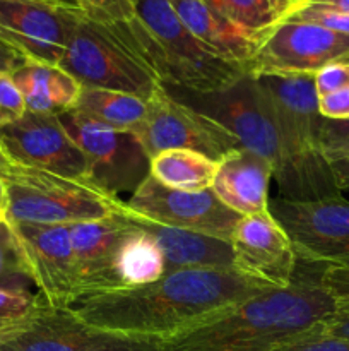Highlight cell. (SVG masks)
<instances>
[{
	"instance_id": "6da1fadb",
	"label": "cell",
	"mask_w": 349,
	"mask_h": 351,
	"mask_svg": "<svg viewBox=\"0 0 349 351\" xmlns=\"http://www.w3.org/2000/svg\"><path fill=\"white\" fill-rule=\"evenodd\" d=\"M269 288L236 269L198 267L144 287L88 295L72 308L96 328L168 339Z\"/></svg>"
},
{
	"instance_id": "7a4b0ae2",
	"label": "cell",
	"mask_w": 349,
	"mask_h": 351,
	"mask_svg": "<svg viewBox=\"0 0 349 351\" xmlns=\"http://www.w3.org/2000/svg\"><path fill=\"white\" fill-rule=\"evenodd\" d=\"M337 300L320 281L269 288L164 339L161 351H276L320 328Z\"/></svg>"
},
{
	"instance_id": "3957f363",
	"label": "cell",
	"mask_w": 349,
	"mask_h": 351,
	"mask_svg": "<svg viewBox=\"0 0 349 351\" xmlns=\"http://www.w3.org/2000/svg\"><path fill=\"white\" fill-rule=\"evenodd\" d=\"M276 115L281 160L274 171L279 197L318 201L339 197L331 165L320 147L324 117L311 74L257 75Z\"/></svg>"
},
{
	"instance_id": "277c9868",
	"label": "cell",
	"mask_w": 349,
	"mask_h": 351,
	"mask_svg": "<svg viewBox=\"0 0 349 351\" xmlns=\"http://www.w3.org/2000/svg\"><path fill=\"white\" fill-rule=\"evenodd\" d=\"M130 29L161 84L209 93L231 84L245 69L226 62L187 29L170 0H133Z\"/></svg>"
},
{
	"instance_id": "5b68a950",
	"label": "cell",
	"mask_w": 349,
	"mask_h": 351,
	"mask_svg": "<svg viewBox=\"0 0 349 351\" xmlns=\"http://www.w3.org/2000/svg\"><path fill=\"white\" fill-rule=\"evenodd\" d=\"M60 67L82 88L129 93L146 101L161 84L140 53L129 19L101 21L84 14Z\"/></svg>"
},
{
	"instance_id": "8992f818",
	"label": "cell",
	"mask_w": 349,
	"mask_h": 351,
	"mask_svg": "<svg viewBox=\"0 0 349 351\" xmlns=\"http://www.w3.org/2000/svg\"><path fill=\"white\" fill-rule=\"evenodd\" d=\"M9 213L5 221L74 225L120 215L125 201L89 178H72L16 165L5 178Z\"/></svg>"
},
{
	"instance_id": "52a82bcc",
	"label": "cell",
	"mask_w": 349,
	"mask_h": 351,
	"mask_svg": "<svg viewBox=\"0 0 349 351\" xmlns=\"http://www.w3.org/2000/svg\"><path fill=\"white\" fill-rule=\"evenodd\" d=\"M163 343L96 328L72 307H55L41 295L26 317L0 329V351H161Z\"/></svg>"
},
{
	"instance_id": "ba28073f",
	"label": "cell",
	"mask_w": 349,
	"mask_h": 351,
	"mask_svg": "<svg viewBox=\"0 0 349 351\" xmlns=\"http://www.w3.org/2000/svg\"><path fill=\"white\" fill-rule=\"evenodd\" d=\"M163 86L177 101L204 113L231 132L245 149L266 158L276 171L281 160L276 115L269 95L257 75L245 72L231 84L209 93Z\"/></svg>"
},
{
	"instance_id": "9c48e42d",
	"label": "cell",
	"mask_w": 349,
	"mask_h": 351,
	"mask_svg": "<svg viewBox=\"0 0 349 351\" xmlns=\"http://www.w3.org/2000/svg\"><path fill=\"white\" fill-rule=\"evenodd\" d=\"M135 136L151 160L168 149H192L219 161L243 147L218 122L177 101L163 84L157 86L146 101V117Z\"/></svg>"
},
{
	"instance_id": "30bf717a",
	"label": "cell",
	"mask_w": 349,
	"mask_h": 351,
	"mask_svg": "<svg viewBox=\"0 0 349 351\" xmlns=\"http://www.w3.org/2000/svg\"><path fill=\"white\" fill-rule=\"evenodd\" d=\"M88 163V178L113 195L135 192L151 175V158L133 132L98 125L75 112L58 115Z\"/></svg>"
},
{
	"instance_id": "8fae6325",
	"label": "cell",
	"mask_w": 349,
	"mask_h": 351,
	"mask_svg": "<svg viewBox=\"0 0 349 351\" xmlns=\"http://www.w3.org/2000/svg\"><path fill=\"white\" fill-rule=\"evenodd\" d=\"M269 213L283 228L298 259L311 264H339L349 259V201L269 199Z\"/></svg>"
},
{
	"instance_id": "7c38bea8",
	"label": "cell",
	"mask_w": 349,
	"mask_h": 351,
	"mask_svg": "<svg viewBox=\"0 0 349 351\" xmlns=\"http://www.w3.org/2000/svg\"><path fill=\"white\" fill-rule=\"evenodd\" d=\"M349 57V34L301 21H281L259 40L246 72L253 75H315Z\"/></svg>"
},
{
	"instance_id": "4fadbf2b",
	"label": "cell",
	"mask_w": 349,
	"mask_h": 351,
	"mask_svg": "<svg viewBox=\"0 0 349 351\" xmlns=\"http://www.w3.org/2000/svg\"><path fill=\"white\" fill-rule=\"evenodd\" d=\"M82 16L55 0H0V41L24 60L60 65Z\"/></svg>"
},
{
	"instance_id": "5bb4252c",
	"label": "cell",
	"mask_w": 349,
	"mask_h": 351,
	"mask_svg": "<svg viewBox=\"0 0 349 351\" xmlns=\"http://www.w3.org/2000/svg\"><path fill=\"white\" fill-rule=\"evenodd\" d=\"M125 206L130 213L151 221L229 242L242 218L222 204L212 189L201 192L177 191L164 187L151 175L127 199Z\"/></svg>"
},
{
	"instance_id": "9a60e30c",
	"label": "cell",
	"mask_w": 349,
	"mask_h": 351,
	"mask_svg": "<svg viewBox=\"0 0 349 351\" xmlns=\"http://www.w3.org/2000/svg\"><path fill=\"white\" fill-rule=\"evenodd\" d=\"M7 223L38 293L55 307H74L79 300V288L68 225Z\"/></svg>"
},
{
	"instance_id": "2e32d148",
	"label": "cell",
	"mask_w": 349,
	"mask_h": 351,
	"mask_svg": "<svg viewBox=\"0 0 349 351\" xmlns=\"http://www.w3.org/2000/svg\"><path fill=\"white\" fill-rule=\"evenodd\" d=\"M0 149L17 165L72 178H88V163L58 115L26 112L0 127Z\"/></svg>"
},
{
	"instance_id": "e0dca14e",
	"label": "cell",
	"mask_w": 349,
	"mask_h": 351,
	"mask_svg": "<svg viewBox=\"0 0 349 351\" xmlns=\"http://www.w3.org/2000/svg\"><path fill=\"white\" fill-rule=\"evenodd\" d=\"M235 269L272 288L294 281L298 256L269 211L242 216L231 237Z\"/></svg>"
},
{
	"instance_id": "ac0fdd59",
	"label": "cell",
	"mask_w": 349,
	"mask_h": 351,
	"mask_svg": "<svg viewBox=\"0 0 349 351\" xmlns=\"http://www.w3.org/2000/svg\"><path fill=\"white\" fill-rule=\"evenodd\" d=\"M130 226L127 209L109 218L68 225L77 267L79 300L88 295L120 290L115 259Z\"/></svg>"
},
{
	"instance_id": "d6986e66",
	"label": "cell",
	"mask_w": 349,
	"mask_h": 351,
	"mask_svg": "<svg viewBox=\"0 0 349 351\" xmlns=\"http://www.w3.org/2000/svg\"><path fill=\"white\" fill-rule=\"evenodd\" d=\"M274 168L266 158L240 147L218 161L212 191L219 201L240 216L269 211V184Z\"/></svg>"
},
{
	"instance_id": "ffe728a7",
	"label": "cell",
	"mask_w": 349,
	"mask_h": 351,
	"mask_svg": "<svg viewBox=\"0 0 349 351\" xmlns=\"http://www.w3.org/2000/svg\"><path fill=\"white\" fill-rule=\"evenodd\" d=\"M127 218L156 240L166 263V273L198 267H219L235 269V257L229 240L204 233L188 232L174 226L161 225L151 219L137 216L127 209Z\"/></svg>"
},
{
	"instance_id": "44dd1931",
	"label": "cell",
	"mask_w": 349,
	"mask_h": 351,
	"mask_svg": "<svg viewBox=\"0 0 349 351\" xmlns=\"http://www.w3.org/2000/svg\"><path fill=\"white\" fill-rule=\"evenodd\" d=\"M187 29L219 58L246 71L259 40L216 12L205 0H170Z\"/></svg>"
},
{
	"instance_id": "7402d4cb",
	"label": "cell",
	"mask_w": 349,
	"mask_h": 351,
	"mask_svg": "<svg viewBox=\"0 0 349 351\" xmlns=\"http://www.w3.org/2000/svg\"><path fill=\"white\" fill-rule=\"evenodd\" d=\"M26 103L27 112L62 115L72 112L81 96L82 86L60 65L26 60L12 74Z\"/></svg>"
},
{
	"instance_id": "603a6c76",
	"label": "cell",
	"mask_w": 349,
	"mask_h": 351,
	"mask_svg": "<svg viewBox=\"0 0 349 351\" xmlns=\"http://www.w3.org/2000/svg\"><path fill=\"white\" fill-rule=\"evenodd\" d=\"M72 112L106 129L135 134L146 117V99L129 93L82 88Z\"/></svg>"
},
{
	"instance_id": "cb8c5ba5",
	"label": "cell",
	"mask_w": 349,
	"mask_h": 351,
	"mask_svg": "<svg viewBox=\"0 0 349 351\" xmlns=\"http://www.w3.org/2000/svg\"><path fill=\"white\" fill-rule=\"evenodd\" d=\"M130 221V219H129ZM115 259L116 280L122 288H135L154 283L166 274V263L156 240L130 221Z\"/></svg>"
},
{
	"instance_id": "d4e9b609",
	"label": "cell",
	"mask_w": 349,
	"mask_h": 351,
	"mask_svg": "<svg viewBox=\"0 0 349 351\" xmlns=\"http://www.w3.org/2000/svg\"><path fill=\"white\" fill-rule=\"evenodd\" d=\"M218 161L192 149H168L151 160V177L168 189L201 192L212 189Z\"/></svg>"
},
{
	"instance_id": "484cf974",
	"label": "cell",
	"mask_w": 349,
	"mask_h": 351,
	"mask_svg": "<svg viewBox=\"0 0 349 351\" xmlns=\"http://www.w3.org/2000/svg\"><path fill=\"white\" fill-rule=\"evenodd\" d=\"M218 14L245 33L260 40L276 24L286 19L289 3L284 0H205Z\"/></svg>"
},
{
	"instance_id": "4316f807",
	"label": "cell",
	"mask_w": 349,
	"mask_h": 351,
	"mask_svg": "<svg viewBox=\"0 0 349 351\" xmlns=\"http://www.w3.org/2000/svg\"><path fill=\"white\" fill-rule=\"evenodd\" d=\"M31 285L33 281L27 274L16 237L9 223L3 219L0 223V288L29 290Z\"/></svg>"
},
{
	"instance_id": "83f0119b",
	"label": "cell",
	"mask_w": 349,
	"mask_h": 351,
	"mask_svg": "<svg viewBox=\"0 0 349 351\" xmlns=\"http://www.w3.org/2000/svg\"><path fill=\"white\" fill-rule=\"evenodd\" d=\"M40 300V293L31 290L0 288V329L16 324L26 317Z\"/></svg>"
},
{
	"instance_id": "f1b7e54d",
	"label": "cell",
	"mask_w": 349,
	"mask_h": 351,
	"mask_svg": "<svg viewBox=\"0 0 349 351\" xmlns=\"http://www.w3.org/2000/svg\"><path fill=\"white\" fill-rule=\"evenodd\" d=\"M287 21H301V23H311L317 26L327 27L335 33L349 34V14L337 12L331 9H320L313 5H303L294 9L286 16Z\"/></svg>"
},
{
	"instance_id": "f546056e",
	"label": "cell",
	"mask_w": 349,
	"mask_h": 351,
	"mask_svg": "<svg viewBox=\"0 0 349 351\" xmlns=\"http://www.w3.org/2000/svg\"><path fill=\"white\" fill-rule=\"evenodd\" d=\"M26 112V103L12 75L0 72V127L17 122Z\"/></svg>"
},
{
	"instance_id": "4dcf8cb0",
	"label": "cell",
	"mask_w": 349,
	"mask_h": 351,
	"mask_svg": "<svg viewBox=\"0 0 349 351\" xmlns=\"http://www.w3.org/2000/svg\"><path fill=\"white\" fill-rule=\"evenodd\" d=\"M320 147L327 160L349 154V119H325L320 132Z\"/></svg>"
},
{
	"instance_id": "1f68e13d",
	"label": "cell",
	"mask_w": 349,
	"mask_h": 351,
	"mask_svg": "<svg viewBox=\"0 0 349 351\" xmlns=\"http://www.w3.org/2000/svg\"><path fill=\"white\" fill-rule=\"evenodd\" d=\"M320 328L279 346L276 351H349V339L322 335Z\"/></svg>"
},
{
	"instance_id": "d6a6232c",
	"label": "cell",
	"mask_w": 349,
	"mask_h": 351,
	"mask_svg": "<svg viewBox=\"0 0 349 351\" xmlns=\"http://www.w3.org/2000/svg\"><path fill=\"white\" fill-rule=\"evenodd\" d=\"M79 3L92 19L116 21L133 16V0H79Z\"/></svg>"
},
{
	"instance_id": "836d02e7",
	"label": "cell",
	"mask_w": 349,
	"mask_h": 351,
	"mask_svg": "<svg viewBox=\"0 0 349 351\" xmlns=\"http://www.w3.org/2000/svg\"><path fill=\"white\" fill-rule=\"evenodd\" d=\"M315 89L318 96L331 95L349 86V64L344 62H334V64L325 65L324 69L313 75Z\"/></svg>"
},
{
	"instance_id": "e575fe53",
	"label": "cell",
	"mask_w": 349,
	"mask_h": 351,
	"mask_svg": "<svg viewBox=\"0 0 349 351\" xmlns=\"http://www.w3.org/2000/svg\"><path fill=\"white\" fill-rule=\"evenodd\" d=\"M318 281L337 302L349 300V266L327 264L318 276Z\"/></svg>"
},
{
	"instance_id": "d590c367",
	"label": "cell",
	"mask_w": 349,
	"mask_h": 351,
	"mask_svg": "<svg viewBox=\"0 0 349 351\" xmlns=\"http://www.w3.org/2000/svg\"><path fill=\"white\" fill-rule=\"evenodd\" d=\"M318 112L327 120L349 119V86L331 95L318 96Z\"/></svg>"
},
{
	"instance_id": "8d00e7d4",
	"label": "cell",
	"mask_w": 349,
	"mask_h": 351,
	"mask_svg": "<svg viewBox=\"0 0 349 351\" xmlns=\"http://www.w3.org/2000/svg\"><path fill=\"white\" fill-rule=\"evenodd\" d=\"M322 335L349 339V300L337 302V311L322 324Z\"/></svg>"
},
{
	"instance_id": "74e56055",
	"label": "cell",
	"mask_w": 349,
	"mask_h": 351,
	"mask_svg": "<svg viewBox=\"0 0 349 351\" xmlns=\"http://www.w3.org/2000/svg\"><path fill=\"white\" fill-rule=\"evenodd\" d=\"M339 191H349V154L327 160Z\"/></svg>"
},
{
	"instance_id": "f35d334b",
	"label": "cell",
	"mask_w": 349,
	"mask_h": 351,
	"mask_svg": "<svg viewBox=\"0 0 349 351\" xmlns=\"http://www.w3.org/2000/svg\"><path fill=\"white\" fill-rule=\"evenodd\" d=\"M24 62L26 60L16 50H12L9 45L0 41V72H5V74L12 75Z\"/></svg>"
},
{
	"instance_id": "ab89813d",
	"label": "cell",
	"mask_w": 349,
	"mask_h": 351,
	"mask_svg": "<svg viewBox=\"0 0 349 351\" xmlns=\"http://www.w3.org/2000/svg\"><path fill=\"white\" fill-rule=\"evenodd\" d=\"M303 5H313L320 7V9H331L337 10V12L349 14V0H308Z\"/></svg>"
},
{
	"instance_id": "60d3db41",
	"label": "cell",
	"mask_w": 349,
	"mask_h": 351,
	"mask_svg": "<svg viewBox=\"0 0 349 351\" xmlns=\"http://www.w3.org/2000/svg\"><path fill=\"white\" fill-rule=\"evenodd\" d=\"M7 213H9V189L5 180L0 178V219H5Z\"/></svg>"
},
{
	"instance_id": "b9f144b4",
	"label": "cell",
	"mask_w": 349,
	"mask_h": 351,
	"mask_svg": "<svg viewBox=\"0 0 349 351\" xmlns=\"http://www.w3.org/2000/svg\"><path fill=\"white\" fill-rule=\"evenodd\" d=\"M16 165L17 163H14V161L10 160V158L7 156L2 149H0V178H2V180L10 173V171L14 170V167H16Z\"/></svg>"
},
{
	"instance_id": "7bdbcfd3",
	"label": "cell",
	"mask_w": 349,
	"mask_h": 351,
	"mask_svg": "<svg viewBox=\"0 0 349 351\" xmlns=\"http://www.w3.org/2000/svg\"><path fill=\"white\" fill-rule=\"evenodd\" d=\"M284 2L289 3V7H291L289 12H293L294 9H298V7H301V5H303V3H307L308 0H284Z\"/></svg>"
},
{
	"instance_id": "ee69618b",
	"label": "cell",
	"mask_w": 349,
	"mask_h": 351,
	"mask_svg": "<svg viewBox=\"0 0 349 351\" xmlns=\"http://www.w3.org/2000/svg\"><path fill=\"white\" fill-rule=\"evenodd\" d=\"M65 3H67V5H70V7H75V9H81V3H79V0H64ZM82 10V9H81Z\"/></svg>"
},
{
	"instance_id": "f6af8a7d",
	"label": "cell",
	"mask_w": 349,
	"mask_h": 351,
	"mask_svg": "<svg viewBox=\"0 0 349 351\" xmlns=\"http://www.w3.org/2000/svg\"><path fill=\"white\" fill-rule=\"evenodd\" d=\"M55 2H60V3H64V5H67V3H65L64 0H55ZM68 7H70V5H68Z\"/></svg>"
},
{
	"instance_id": "bcb514c9",
	"label": "cell",
	"mask_w": 349,
	"mask_h": 351,
	"mask_svg": "<svg viewBox=\"0 0 349 351\" xmlns=\"http://www.w3.org/2000/svg\"><path fill=\"white\" fill-rule=\"evenodd\" d=\"M339 264H346V266H349V259L344 261V263H339Z\"/></svg>"
},
{
	"instance_id": "7dc6e473",
	"label": "cell",
	"mask_w": 349,
	"mask_h": 351,
	"mask_svg": "<svg viewBox=\"0 0 349 351\" xmlns=\"http://www.w3.org/2000/svg\"><path fill=\"white\" fill-rule=\"evenodd\" d=\"M342 62H344V64H349V57L344 58V60H342Z\"/></svg>"
},
{
	"instance_id": "c3c4849f",
	"label": "cell",
	"mask_w": 349,
	"mask_h": 351,
	"mask_svg": "<svg viewBox=\"0 0 349 351\" xmlns=\"http://www.w3.org/2000/svg\"><path fill=\"white\" fill-rule=\"evenodd\" d=\"M3 221V219H0V223H2Z\"/></svg>"
}]
</instances>
